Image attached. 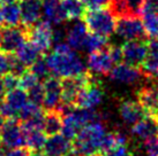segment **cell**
Returning <instances> with one entry per match:
<instances>
[{
  "mask_svg": "<svg viewBox=\"0 0 158 156\" xmlns=\"http://www.w3.org/2000/svg\"><path fill=\"white\" fill-rule=\"evenodd\" d=\"M51 74L59 78L76 77L88 72L87 64L75 49L65 41L54 44V49L45 57Z\"/></svg>",
  "mask_w": 158,
  "mask_h": 156,
  "instance_id": "6da1fadb",
  "label": "cell"
},
{
  "mask_svg": "<svg viewBox=\"0 0 158 156\" xmlns=\"http://www.w3.org/2000/svg\"><path fill=\"white\" fill-rule=\"evenodd\" d=\"M106 135V126L101 119L89 123L82 127L74 139L73 152L77 156H96L103 153V143Z\"/></svg>",
  "mask_w": 158,
  "mask_h": 156,
  "instance_id": "7a4b0ae2",
  "label": "cell"
},
{
  "mask_svg": "<svg viewBox=\"0 0 158 156\" xmlns=\"http://www.w3.org/2000/svg\"><path fill=\"white\" fill-rule=\"evenodd\" d=\"M101 115L95 109L73 107L62 114L61 133L70 140H74L82 127L95 121H99Z\"/></svg>",
  "mask_w": 158,
  "mask_h": 156,
  "instance_id": "3957f363",
  "label": "cell"
},
{
  "mask_svg": "<svg viewBox=\"0 0 158 156\" xmlns=\"http://www.w3.org/2000/svg\"><path fill=\"white\" fill-rule=\"evenodd\" d=\"M117 18H118L114 15L113 12L106 7L89 9L84 15V22L89 31L107 38L115 32L118 21Z\"/></svg>",
  "mask_w": 158,
  "mask_h": 156,
  "instance_id": "277c9868",
  "label": "cell"
},
{
  "mask_svg": "<svg viewBox=\"0 0 158 156\" xmlns=\"http://www.w3.org/2000/svg\"><path fill=\"white\" fill-rule=\"evenodd\" d=\"M27 38L28 28L24 25L4 26L0 29V51L6 54H15L27 41Z\"/></svg>",
  "mask_w": 158,
  "mask_h": 156,
  "instance_id": "5b68a950",
  "label": "cell"
},
{
  "mask_svg": "<svg viewBox=\"0 0 158 156\" xmlns=\"http://www.w3.org/2000/svg\"><path fill=\"white\" fill-rule=\"evenodd\" d=\"M29 102L28 92L21 87H16L12 91H8L4 96V99L0 102V115L6 118H19L20 111Z\"/></svg>",
  "mask_w": 158,
  "mask_h": 156,
  "instance_id": "8992f818",
  "label": "cell"
},
{
  "mask_svg": "<svg viewBox=\"0 0 158 156\" xmlns=\"http://www.w3.org/2000/svg\"><path fill=\"white\" fill-rule=\"evenodd\" d=\"M115 33L125 39L128 40H147V32H145L143 22L141 21L139 16L135 15H127L119 18L117 21V28Z\"/></svg>",
  "mask_w": 158,
  "mask_h": 156,
  "instance_id": "52a82bcc",
  "label": "cell"
},
{
  "mask_svg": "<svg viewBox=\"0 0 158 156\" xmlns=\"http://www.w3.org/2000/svg\"><path fill=\"white\" fill-rule=\"evenodd\" d=\"M1 145L7 149H14L26 146V135L22 123L19 118H9L5 122L0 137Z\"/></svg>",
  "mask_w": 158,
  "mask_h": 156,
  "instance_id": "ba28073f",
  "label": "cell"
},
{
  "mask_svg": "<svg viewBox=\"0 0 158 156\" xmlns=\"http://www.w3.org/2000/svg\"><path fill=\"white\" fill-rule=\"evenodd\" d=\"M28 38L42 54L48 52L53 44L52 23L48 20H40L38 23L28 29Z\"/></svg>",
  "mask_w": 158,
  "mask_h": 156,
  "instance_id": "9c48e42d",
  "label": "cell"
},
{
  "mask_svg": "<svg viewBox=\"0 0 158 156\" xmlns=\"http://www.w3.org/2000/svg\"><path fill=\"white\" fill-rule=\"evenodd\" d=\"M104 98H105L104 90L102 88L101 84L92 76L90 82L87 84V86L80 92L79 96L76 99V102H75V107L95 109L96 107L103 103Z\"/></svg>",
  "mask_w": 158,
  "mask_h": 156,
  "instance_id": "30bf717a",
  "label": "cell"
},
{
  "mask_svg": "<svg viewBox=\"0 0 158 156\" xmlns=\"http://www.w3.org/2000/svg\"><path fill=\"white\" fill-rule=\"evenodd\" d=\"M144 77L142 70L127 63H118L109 72V79L111 82L120 85H135Z\"/></svg>",
  "mask_w": 158,
  "mask_h": 156,
  "instance_id": "8fae6325",
  "label": "cell"
},
{
  "mask_svg": "<svg viewBox=\"0 0 158 156\" xmlns=\"http://www.w3.org/2000/svg\"><path fill=\"white\" fill-rule=\"evenodd\" d=\"M121 48L125 63L133 67H141L148 55V40H128Z\"/></svg>",
  "mask_w": 158,
  "mask_h": 156,
  "instance_id": "7c38bea8",
  "label": "cell"
},
{
  "mask_svg": "<svg viewBox=\"0 0 158 156\" xmlns=\"http://www.w3.org/2000/svg\"><path fill=\"white\" fill-rule=\"evenodd\" d=\"M113 67L114 61L109 47L97 51V52L89 53L88 60H87V68L90 74L109 75Z\"/></svg>",
  "mask_w": 158,
  "mask_h": 156,
  "instance_id": "4fadbf2b",
  "label": "cell"
},
{
  "mask_svg": "<svg viewBox=\"0 0 158 156\" xmlns=\"http://www.w3.org/2000/svg\"><path fill=\"white\" fill-rule=\"evenodd\" d=\"M44 87V101L43 107L45 110H58L62 101V85L59 77L50 76L43 83Z\"/></svg>",
  "mask_w": 158,
  "mask_h": 156,
  "instance_id": "5bb4252c",
  "label": "cell"
},
{
  "mask_svg": "<svg viewBox=\"0 0 158 156\" xmlns=\"http://www.w3.org/2000/svg\"><path fill=\"white\" fill-rule=\"evenodd\" d=\"M118 110L121 121L128 126H133L135 123H137L140 119L148 115L144 108L142 107V104L137 100L132 99L121 100Z\"/></svg>",
  "mask_w": 158,
  "mask_h": 156,
  "instance_id": "9a60e30c",
  "label": "cell"
},
{
  "mask_svg": "<svg viewBox=\"0 0 158 156\" xmlns=\"http://www.w3.org/2000/svg\"><path fill=\"white\" fill-rule=\"evenodd\" d=\"M137 101L142 104L149 116L158 118V84L151 83L137 91Z\"/></svg>",
  "mask_w": 158,
  "mask_h": 156,
  "instance_id": "2e32d148",
  "label": "cell"
},
{
  "mask_svg": "<svg viewBox=\"0 0 158 156\" xmlns=\"http://www.w3.org/2000/svg\"><path fill=\"white\" fill-rule=\"evenodd\" d=\"M21 9V22L26 28H31L40 21L43 7L40 0H20Z\"/></svg>",
  "mask_w": 158,
  "mask_h": 156,
  "instance_id": "e0dca14e",
  "label": "cell"
},
{
  "mask_svg": "<svg viewBox=\"0 0 158 156\" xmlns=\"http://www.w3.org/2000/svg\"><path fill=\"white\" fill-rule=\"evenodd\" d=\"M88 36L89 29L85 22L75 20L74 23L67 29V44L75 51H84V45Z\"/></svg>",
  "mask_w": 158,
  "mask_h": 156,
  "instance_id": "ac0fdd59",
  "label": "cell"
},
{
  "mask_svg": "<svg viewBox=\"0 0 158 156\" xmlns=\"http://www.w3.org/2000/svg\"><path fill=\"white\" fill-rule=\"evenodd\" d=\"M44 153L48 156H67L73 152L72 140L62 135H53L46 139Z\"/></svg>",
  "mask_w": 158,
  "mask_h": 156,
  "instance_id": "d6986e66",
  "label": "cell"
},
{
  "mask_svg": "<svg viewBox=\"0 0 158 156\" xmlns=\"http://www.w3.org/2000/svg\"><path fill=\"white\" fill-rule=\"evenodd\" d=\"M131 133L134 138L137 139V140H141L142 142L145 141L147 139L154 137V135H157V118L147 115L132 126Z\"/></svg>",
  "mask_w": 158,
  "mask_h": 156,
  "instance_id": "ffe728a7",
  "label": "cell"
},
{
  "mask_svg": "<svg viewBox=\"0 0 158 156\" xmlns=\"http://www.w3.org/2000/svg\"><path fill=\"white\" fill-rule=\"evenodd\" d=\"M45 20L54 25H61L66 21V14L62 9L61 0H40Z\"/></svg>",
  "mask_w": 158,
  "mask_h": 156,
  "instance_id": "44dd1931",
  "label": "cell"
},
{
  "mask_svg": "<svg viewBox=\"0 0 158 156\" xmlns=\"http://www.w3.org/2000/svg\"><path fill=\"white\" fill-rule=\"evenodd\" d=\"M26 135V146L30 150L38 152L43 149L46 142V133L43 129H27L23 127Z\"/></svg>",
  "mask_w": 158,
  "mask_h": 156,
  "instance_id": "7402d4cb",
  "label": "cell"
},
{
  "mask_svg": "<svg viewBox=\"0 0 158 156\" xmlns=\"http://www.w3.org/2000/svg\"><path fill=\"white\" fill-rule=\"evenodd\" d=\"M61 5L67 20L75 21L84 18L87 6L83 0H61Z\"/></svg>",
  "mask_w": 158,
  "mask_h": 156,
  "instance_id": "603a6c76",
  "label": "cell"
},
{
  "mask_svg": "<svg viewBox=\"0 0 158 156\" xmlns=\"http://www.w3.org/2000/svg\"><path fill=\"white\" fill-rule=\"evenodd\" d=\"M62 129V114L59 110H46L44 116V131L48 135H58Z\"/></svg>",
  "mask_w": 158,
  "mask_h": 156,
  "instance_id": "cb8c5ba5",
  "label": "cell"
},
{
  "mask_svg": "<svg viewBox=\"0 0 158 156\" xmlns=\"http://www.w3.org/2000/svg\"><path fill=\"white\" fill-rule=\"evenodd\" d=\"M40 54H42L40 51L31 43L30 40L26 41L15 53L16 57L20 61H22L27 67H30L36 60H38L40 57Z\"/></svg>",
  "mask_w": 158,
  "mask_h": 156,
  "instance_id": "d4e9b609",
  "label": "cell"
},
{
  "mask_svg": "<svg viewBox=\"0 0 158 156\" xmlns=\"http://www.w3.org/2000/svg\"><path fill=\"white\" fill-rule=\"evenodd\" d=\"M1 15L6 25H19L21 22V9L20 5L16 2L1 5Z\"/></svg>",
  "mask_w": 158,
  "mask_h": 156,
  "instance_id": "484cf974",
  "label": "cell"
},
{
  "mask_svg": "<svg viewBox=\"0 0 158 156\" xmlns=\"http://www.w3.org/2000/svg\"><path fill=\"white\" fill-rule=\"evenodd\" d=\"M107 37L97 35V33H89L88 38L85 40L84 45V51L88 53H94L97 51H101L107 47Z\"/></svg>",
  "mask_w": 158,
  "mask_h": 156,
  "instance_id": "4316f807",
  "label": "cell"
},
{
  "mask_svg": "<svg viewBox=\"0 0 158 156\" xmlns=\"http://www.w3.org/2000/svg\"><path fill=\"white\" fill-rule=\"evenodd\" d=\"M143 25L145 32L150 38H158V12L143 13Z\"/></svg>",
  "mask_w": 158,
  "mask_h": 156,
  "instance_id": "83f0119b",
  "label": "cell"
},
{
  "mask_svg": "<svg viewBox=\"0 0 158 156\" xmlns=\"http://www.w3.org/2000/svg\"><path fill=\"white\" fill-rule=\"evenodd\" d=\"M30 70L40 79H43V80H45L46 78L50 77V74H51L48 62H46V59H44V57H40L38 60H36L30 65Z\"/></svg>",
  "mask_w": 158,
  "mask_h": 156,
  "instance_id": "f1b7e54d",
  "label": "cell"
},
{
  "mask_svg": "<svg viewBox=\"0 0 158 156\" xmlns=\"http://www.w3.org/2000/svg\"><path fill=\"white\" fill-rule=\"evenodd\" d=\"M37 84H40V78L37 77L31 70H27L26 72L19 77V87H21L24 91H29Z\"/></svg>",
  "mask_w": 158,
  "mask_h": 156,
  "instance_id": "f546056e",
  "label": "cell"
},
{
  "mask_svg": "<svg viewBox=\"0 0 158 156\" xmlns=\"http://www.w3.org/2000/svg\"><path fill=\"white\" fill-rule=\"evenodd\" d=\"M28 96H29L30 102L37 104V106H43V101H44V87H43V85L37 84L31 90H29Z\"/></svg>",
  "mask_w": 158,
  "mask_h": 156,
  "instance_id": "4dcf8cb0",
  "label": "cell"
},
{
  "mask_svg": "<svg viewBox=\"0 0 158 156\" xmlns=\"http://www.w3.org/2000/svg\"><path fill=\"white\" fill-rule=\"evenodd\" d=\"M144 156H158V135L147 139L142 143Z\"/></svg>",
  "mask_w": 158,
  "mask_h": 156,
  "instance_id": "1f68e13d",
  "label": "cell"
},
{
  "mask_svg": "<svg viewBox=\"0 0 158 156\" xmlns=\"http://www.w3.org/2000/svg\"><path fill=\"white\" fill-rule=\"evenodd\" d=\"M4 86L7 92L19 87V77H16L15 75L10 74V72L4 75Z\"/></svg>",
  "mask_w": 158,
  "mask_h": 156,
  "instance_id": "d6a6232c",
  "label": "cell"
},
{
  "mask_svg": "<svg viewBox=\"0 0 158 156\" xmlns=\"http://www.w3.org/2000/svg\"><path fill=\"white\" fill-rule=\"evenodd\" d=\"M10 71V54H0V75H6Z\"/></svg>",
  "mask_w": 158,
  "mask_h": 156,
  "instance_id": "836d02e7",
  "label": "cell"
},
{
  "mask_svg": "<svg viewBox=\"0 0 158 156\" xmlns=\"http://www.w3.org/2000/svg\"><path fill=\"white\" fill-rule=\"evenodd\" d=\"M131 155V153L128 150L127 146H118V147H114L107 152L103 153L102 156H128Z\"/></svg>",
  "mask_w": 158,
  "mask_h": 156,
  "instance_id": "e575fe53",
  "label": "cell"
},
{
  "mask_svg": "<svg viewBox=\"0 0 158 156\" xmlns=\"http://www.w3.org/2000/svg\"><path fill=\"white\" fill-rule=\"evenodd\" d=\"M85 6L89 9L102 8V7H109L112 0H83Z\"/></svg>",
  "mask_w": 158,
  "mask_h": 156,
  "instance_id": "d590c367",
  "label": "cell"
},
{
  "mask_svg": "<svg viewBox=\"0 0 158 156\" xmlns=\"http://www.w3.org/2000/svg\"><path fill=\"white\" fill-rule=\"evenodd\" d=\"M109 48H110L111 55L113 57L114 63H120L123 61V48L120 46H117V45H113Z\"/></svg>",
  "mask_w": 158,
  "mask_h": 156,
  "instance_id": "8d00e7d4",
  "label": "cell"
},
{
  "mask_svg": "<svg viewBox=\"0 0 158 156\" xmlns=\"http://www.w3.org/2000/svg\"><path fill=\"white\" fill-rule=\"evenodd\" d=\"M148 12H158V0H144V5L142 7V13Z\"/></svg>",
  "mask_w": 158,
  "mask_h": 156,
  "instance_id": "74e56055",
  "label": "cell"
},
{
  "mask_svg": "<svg viewBox=\"0 0 158 156\" xmlns=\"http://www.w3.org/2000/svg\"><path fill=\"white\" fill-rule=\"evenodd\" d=\"M5 156H30V149L28 147L14 148V149H9Z\"/></svg>",
  "mask_w": 158,
  "mask_h": 156,
  "instance_id": "f35d334b",
  "label": "cell"
},
{
  "mask_svg": "<svg viewBox=\"0 0 158 156\" xmlns=\"http://www.w3.org/2000/svg\"><path fill=\"white\" fill-rule=\"evenodd\" d=\"M5 86H4V78H1L0 76V100L1 98H4V94H5Z\"/></svg>",
  "mask_w": 158,
  "mask_h": 156,
  "instance_id": "ab89813d",
  "label": "cell"
},
{
  "mask_svg": "<svg viewBox=\"0 0 158 156\" xmlns=\"http://www.w3.org/2000/svg\"><path fill=\"white\" fill-rule=\"evenodd\" d=\"M4 124H5V121H4V117L0 115V137H1V133H2V129H4Z\"/></svg>",
  "mask_w": 158,
  "mask_h": 156,
  "instance_id": "60d3db41",
  "label": "cell"
},
{
  "mask_svg": "<svg viewBox=\"0 0 158 156\" xmlns=\"http://www.w3.org/2000/svg\"><path fill=\"white\" fill-rule=\"evenodd\" d=\"M30 156H48L45 153H40V150L38 152H34L32 154H30Z\"/></svg>",
  "mask_w": 158,
  "mask_h": 156,
  "instance_id": "b9f144b4",
  "label": "cell"
},
{
  "mask_svg": "<svg viewBox=\"0 0 158 156\" xmlns=\"http://www.w3.org/2000/svg\"><path fill=\"white\" fill-rule=\"evenodd\" d=\"M9 2H16V0H0V5L9 4Z\"/></svg>",
  "mask_w": 158,
  "mask_h": 156,
  "instance_id": "7bdbcfd3",
  "label": "cell"
},
{
  "mask_svg": "<svg viewBox=\"0 0 158 156\" xmlns=\"http://www.w3.org/2000/svg\"><path fill=\"white\" fill-rule=\"evenodd\" d=\"M5 155H6V153L4 152V146L0 145V156H5Z\"/></svg>",
  "mask_w": 158,
  "mask_h": 156,
  "instance_id": "ee69618b",
  "label": "cell"
},
{
  "mask_svg": "<svg viewBox=\"0 0 158 156\" xmlns=\"http://www.w3.org/2000/svg\"><path fill=\"white\" fill-rule=\"evenodd\" d=\"M4 23V20H2V15H1V9H0V26Z\"/></svg>",
  "mask_w": 158,
  "mask_h": 156,
  "instance_id": "f6af8a7d",
  "label": "cell"
},
{
  "mask_svg": "<svg viewBox=\"0 0 158 156\" xmlns=\"http://www.w3.org/2000/svg\"><path fill=\"white\" fill-rule=\"evenodd\" d=\"M157 126H158V118H157Z\"/></svg>",
  "mask_w": 158,
  "mask_h": 156,
  "instance_id": "bcb514c9",
  "label": "cell"
},
{
  "mask_svg": "<svg viewBox=\"0 0 158 156\" xmlns=\"http://www.w3.org/2000/svg\"><path fill=\"white\" fill-rule=\"evenodd\" d=\"M0 54H1V51H0Z\"/></svg>",
  "mask_w": 158,
  "mask_h": 156,
  "instance_id": "7dc6e473",
  "label": "cell"
},
{
  "mask_svg": "<svg viewBox=\"0 0 158 156\" xmlns=\"http://www.w3.org/2000/svg\"><path fill=\"white\" fill-rule=\"evenodd\" d=\"M128 156H132V155H128Z\"/></svg>",
  "mask_w": 158,
  "mask_h": 156,
  "instance_id": "c3c4849f",
  "label": "cell"
}]
</instances>
